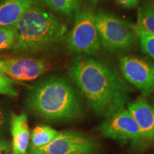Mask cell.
<instances>
[{
  "mask_svg": "<svg viewBox=\"0 0 154 154\" xmlns=\"http://www.w3.org/2000/svg\"><path fill=\"white\" fill-rule=\"evenodd\" d=\"M69 73L98 115L107 117L124 108L131 88L119 73L104 61L77 57L69 65Z\"/></svg>",
  "mask_w": 154,
  "mask_h": 154,
  "instance_id": "cell-1",
  "label": "cell"
},
{
  "mask_svg": "<svg viewBox=\"0 0 154 154\" xmlns=\"http://www.w3.org/2000/svg\"><path fill=\"white\" fill-rule=\"evenodd\" d=\"M14 43L10 51L36 53L61 43L67 33L61 18L44 7L33 6L14 25Z\"/></svg>",
  "mask_w": 154,
  "mask_h": 154,
  "instance_id": "cell-2",
  "label": "cell"
},
{
  "mask_svg": "<svg viewBox=\"0 0 154 154\" xmlns=\"http://www.w3.org/2000/svg\"><path fill=\"white\" fill-rule=\"evenodd\" d=\"M29 108L51 121H68L82 113L79 96L69 81L51 76L38 83L28 96Z\"/></svg>",
  "mask_w": 154,
  "mask_h": 154,
  "instance_id": "cell-3",
  "label": "cell"
},
{
  "mask_svg": "<svg viewBox=\"0 0 154 154\" xmlns=\"http://www.w3.org/2000/svg\"><path fill=\"white\" fill-rule=\"evenodd\" d=\"M69 51L79 54H96L101 48L95 14L87 9H79L74 17V26L66 38Z\"/></svg>",
  "mask_w": 154,
  "mask_h": 154,
  "instance_id": "cell-4",
  "label": "cell"
},
{
  "mask_svg": "<svg viewBox=\"0 0 154 154\" xmlns=\"http://www.w3.org/2000/svg\"><path fill=\"white\" fill-rule=\"evenodd\" d=\"M95 19L101 44L107 51L128 49L137 39L132 25L111 13L99 11L95 14Z\"/></svg>",
  "mask_w": 154,
  "mask_h": 154,
  "instance_id": "cell-5",
  "label": "cell"
},
{
  "mask_svg": "<svg viewBox=\"0 0 154 154\" xmlns=\"http://www.w3.org/2000/svg\"><path fill=\"white\" fill-rule=\"evenodd\" d=\"M95 143L91 138L74 131L59 132L47 146L32 150L30 154H94Z\"/></svg>",
  "mask_w": 154,
  "mask_h": 154,
  "instance_id": "cell-6",
  "label": "cell"
},
{
  "mask_svg": "<svg viewBox=\"0 0 154 154\" xmlns=\"http://www.w3.org/2000/svg\"><path fill=\"white\" fill-rule=\"evenodd\" d=\"M120 67L124 78L144 96L154 91V64L151 61L138 57H122Z\"/></svg>",
  "mask_w": 154,
  "mask_h": 154,
  "instance_id": "cell-7",
  "label": "cell"
},
{
  "mask_svg": "<svg viewBox=\"0 0 154 154\" xmlns=\"http://www.w3.org/2000/svg\"><path fill=\"white\" fill-rule=\"evenodd\" d=\"M100 130L106 137L119 141L137 140L141 138L137 123L125 108L107 116Z\"/></svg>",
  "mask_w": 154,
  "mask_h": 154,
  "instance_id": "cell-8",
  "label": "cell"
},
{
  "mask_svg": "<svg viewBox=\"0 0 154 154\" xmlns=\"http://www.w3.org/2000/svg\"><path fill=\"white\" fill-rule=\"evenodd\" d=\"M3 72L12 80L27 82L36 79L51 69L45 59L34 58H9L4 60Z\"/></svg>",
  "mask_w": 154,
  "mask_h": 154,
  "instance_id": "cell-9",
  "label": "cell"
},
{
  "mask_svg": "<svg viewBox=\"0 0 154 154\" xmlns=\"http://www.w3.org/2000/svg\"><path fill=\"white\" fill-rule=\"evenodd\" d=\"M128 110L139 127L141 138H154V107L139 99L128 103Z\"/></svg>",
  "mask_w": 154,
  "mask_h": 154,
  "instance_id": "cell-10",
  "label": "cell"
},
{
  "mask_svg": "<svg viewBox=\"0 0 154 154\" xmlns=\"http://www.w3.org/2000/svg\"><path fill=\"white\" fill-rule=\"evenodd\" d=\"M10 126L12 136V154H26L31 138L26 115L24 113L19 115L11 113Z\"/></svg>",
  "mask_w": 154,
  "mask_h": 154,
  "instance_id": "cell-11",
  "label": "cell"
},
{
  "mask_svg": "<svg viewBox=\"0 0 154 154\" xmlns=\"http://www.w3.org/2000/svg\"><path fill=\"white\" fill-rule=\"evenodd\" d=\"M38 0H13L0 3V29L13 26Z\"/></svg>",
  "mask_w": 154,
  "mask_h": 154,
  "instance_id": "cell-12",
  "label": "cell"
},
{
  "mask_svg": "<svg viewBox=\"0 0 154 154\" xmlns=\"http://www.w3.org/2000/svg\"><path fill=\"white\" fill-rule=\"evenodd\" d=\"M50 10L69 19L74 18L80 9L79 0H39Z\"/></svg>",
  "mask_w": 154,
  "mask_h": 154,
  "instance_id": "cell-13",
  "label": "cell"
},
{
  "mask_svg": "<svg viewBox=\"0 0 154 154\" xmlns=\"http://www.w3.org/2000/svg\"><path fill=\"white\" fill-rule=\"evenodd\" d=\"M59 132L48 126H38L31 134L29 151L47 146L59 135Z\"/></svg>",
  "mask_w": 154,
  "mask_h": 154,
  "instance_id": "cell-14",
  "label": "cell"
},
{
  "mask_svg": "<svg viewBox=\"0 0 154 154\" xmlns=\"http://www.w3.org/2000/svg\"><path fill=\"white\" fill-rule=\"evenodd\" d=\"M136 26L145 32L154 35L153 2L148 1L138 9Z\"/></svg>",
  "mask_w": 154,
  "mask_h": 154,
  "instance_id": "cell-15",
  "label": "cell"
},
{
  "mask_svg": "<svg viewBox=\"0 0 154 154\" xmlns=\"http://www.w3.org/2000/svg\"><path fill=\"white\" fill-rule=\"evenodd\" d=\"M132 27L138 38L143 52L154 59V35L145 32L134 25H132Z\"/></svg>",
  "mask_w": 154,
  "mask_h": 154,
  "instance_id": "cell-16",
  "label": "cell"
},
{
  "mask_svg": "<svg viewBox=\"0 0 154 154\" xmlns=\"http://www.w3.org/2000/svg\"><path fill=\"white\" fill-rule=\"evenodd\" d=\"M14 26L0 29V51H10L14 43Z\"/></svg>",
  "mask_w": 154,
  "mask_h": 154,
  "instance_id": "cell-17",
  "label": "cell"
},
{
  "mask_svg": "<svg viewBox=\"0 0 154 154\" xmlns=\"http://www.w3.org/2000/svg\"><path fill=\"white\" fill-rule=\"evenodd\" d=\"M0 94L10 96H17L19 95V91L15 86L14 81L1 71H0Z\"/></svg>",
  "mask_w": 154,
  "mask_h": 154,
  "instance_id": "cell-18",
  "label": "cell"
},
{
  "mask_svg": "<svg viewBox=\"0 0 154 154\" xmlns=\"http://www.w3.org/2000/svg\"><path fill=\"white\" fill-rule=\"evenodd\" d=\"M11 145L8 140L0 139V154H12Z\"/></svg>",
  "mask_w": 154,
  "mask_h": 154,
  "instance_id": "cell-19",
  "label": "cell"
},
{
  "mask_svg": "<svg viewBox=\"0 0 154 154\" xmlns=\"http://www.w3.org/2000/svg\"><path fill=\"white\" fill-rule=\"evenodd\" d=\"M116 2L124 8H134L138 5L139 0H116Z\"/></svg>",
  "mask_w": 154,
  "mask_h": 154,
  "instance_id": "cell-20",
  "label": "cell"
},
{
  "mask_svg": "<svg viewBox=\"0 0 154 154\" xmlns=\"http://www.w3.org/2000/svg\"><path fill=\"white\" fill-rule=\"evenodd\" d=\"M5 113H4L3 111L0 109V136H1L2 133L4 126H5Z\"/></svg>",
  "mask_w": 154,
  "mask_h": 154,
  "instance_id": "cell-21",
  "label": "cell"
},
{
  "mask_svg": "<svg viewBox=\"0 0 154 154\" xmlns=\"http://www.w3.org/2000/svg\"><path fill=\"white\" fill-rule=\"evenodd\" d=\"M4 69H5V62H4V60L0 59V71L3 72Z\"/></svg>",
  "mask_w": 154,
  "mask_h": 154,
  "instance_id": "cell-22",
  "label": "cell"
},
{
  "mask_svg": "<svg viewBox=\"0 0 154 154\" xmlns=\"http://www.w3.org/2000/svg\"><path fill=\"white\" fill-rule=\"evenodd\" d=\"M88 1L91 2H92V3H96V2H97L99 0H88Z\"/></svg>",
  "mask_w": 154,
  "mask_h": 154,
  "instance_id": "cell-23",
  "label": "cell"
},
{
  "mask_svg": "<svg viewBox=\"0 0 154 154\" xmlns=\"http://www.w3.org/2000/svg\"><path fill=\"white\" fill-rule=\"evenodd\" d=\"M8 1H13V0H2V2H8Z\"/></svg>",
  "mask_w": 154,
  "mask_h": 154,
  "instance_id": "cell-24",
  "label": "cell"
},
{
  "mask_svg": "<svg viewBox=\"0 0 154 154\" xmlns=\"http://www.w3.org/2000/svg\"><path fill=\"white\" fill-rule=\"evenodd\" d=\"M2 2V0H0V3H1Z\"/></svg>",
  "mask_w": 154,
  "mask_h": 154,
  "instance_id": "cell-25",
  "label": "cell"
},
{
  "mask_svg": "<svg viewBox=\"0 0 154 154\" xmlns=\"http://www.w3.org/2000/svg\"><path fill=\"white\" fill-rule=\"evenodd\" d=\"M153 5H154V2H153Z\"/></svg>",
  "mask_w": 154,
  "mask_h": 154,
  "instance_id": "cell-26",
  "label": "cell"
}]
</instances>
